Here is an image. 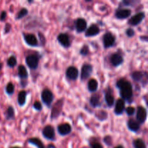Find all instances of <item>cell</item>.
<instances>
[{
	"mask_svg": "<svg viewBox=\"0 0 148 148\" xmlns=\"http://www.w3.org/2000/svg\"><path fill=\"white\" fill-rule=\"evenodd\" d=\"M57 41L61 46L65 49H68L71 46V40L69 35L66 33H61L57 36Z\"/></svg>",
	"mask_w": 148,
	"mask_h": 148,
	"instance_id": "cell-13",
	"label": "cell"
},
{
	"mask_svg": "<svg viewBox=\"0 0 148 148\" xmlns=\"http://www.w3.org/2000/svg\"><path fill=\"white\" fill-rule=\"evenodd\" d=\"M106 103L108 108H112L115 104V98L111 92V90L109 88H108V90L105 92V96H104Z\"/></svg>",
	"mask_w": 148,
	"mask_h": 148,
	"instance_id": "cell-20",
	"label": "cell"
},
{
	"mask_svg": "<svg viewBox=\"0 0 148 148\" xmlns=\"http://www.w3.org/2000/svg\"><path fill=\"white\" fill-rule=\"evenodd\" d=\"M4 115H5V118L7 121L14 120L15 118V113H14V109L13 106H10L7 107V110L4 113Z\"/></svg>",
	"mask_w": 148,
	"mask_h": 148,
	"instance_id": "cell-27",
	"label": "cell"
},
{
	"mask_svg": "<svg viewBox=\"0 0 148 148\" xmlns=\"http://www.w3.org/2000/svg\"><path fill=\"white\" fill-rule=\"evenodd\" d=\"M72 131V127L69 123H64V124H59L57 127V132L59 135L64 137L70 134Z\"/></svg>",
	"mask_w": 148,
	"mask_h": 148,
	"instance_id": "cell-16",
	"label": "cell"
},
{
	"mask_svg": "<svg viewBox=\"0 0 148 148\" xmlns=\"http://www.w3.org/2000/svg\"><path fill=\"white\" fill-rule=\"evenodd\" d=\"M133 147L134 148H147V145L143 139L137 138L133 140Z\"/></svg>",
	"mask_w": 148,
	"mask_h": 148,
	"instance_id": "cell-28",
	"label": "cell"
},
{
	"mask_svg": "<svg viewBox=\"0 0 148 148\" xmlns=\"http://www.w3.org/2000/svg\"><path fill=\"white\" fill-rule=\"evenodd\" d=\"M125 101H123L121 98H119L114 104V114L117 116L123 114V113L125 111Z\"/></svg>",
	"mask_w": 148,
	"mask_h": 148,
	"instance_id": "cell-18",
	"label": "cell"
},
{
	"mask_svg": "<svg viewBox=\"0 0 148 148\" xmlns=\"http://www.w3.org/2000/svg\"><path fill=\"white\" fill-rule=\"evenodd\" d=\"M90 105L92 108H96L98 107L101 106V97L98 93L92 94L90 96L89 100Z\"/></svg>",
	"mask_w": 148,
	"mask_h": 148,
	"instance_id": "cell-22",
	"label": "cell"
},
{
	"mask_svg": "<svg viewBox=\"0 0 148 148\" xmlns=\"http://www.w3.org/2000/svg\"><path fill=\"white\" fill-rule=\"evenodd\" d=\"M132 79L137 82H141L143 84V82H145L147 84V72H143V71H134L132 72L131 75Z\"/></svg>",
	"mask_w": 148,
	"mask_h": 148,
	"instance_id": "cell-11",
	"label": "cell"
},
{
	"mask_svg": "<svg viewBox=\"0 0 148 148\" xmlns=\"http://www.w3.org/2000/svg\"><path fill=\"white\" fill-rule=\"evenodd\" d=\"M140 127H141V125L137 122V120L134 119H130L127 121V127H128L129 130L133 132H138L141 128Z\"/></svg>",
	"mask_w": 148,
	"mask_h": 148,
	"instance_id": "cell-23",
	"label": "cell"
},
{
	"mask_svg": "<svg viewBox=\"0 0 148 148\" xmlns=\"http://www.w3.org/2000/svg\"><path fill=\"white\" fill-rule=\"evenodd\" d=\"M140 39H141V40H144V41H146V42H147V36H143V37H142V36H140Z\"/></svg>",
	"mask_w": 148,
	"mask_h": 148,
	"instance_id": "cell-43",
	"label": "cell"
},
{
	"mask_svg": "<svg viewBox=\"0 0 148 148\" xmlns=\"http://www.w3.org/2000/svg\"><path fill=\"white\" fill-rule=\"evenodd\" d=\"M87 21L84 18H79L77 19L75 22V27L77 33H82L85 32L87 29Z\"/></svg>",
	"mask_w": 148,
	"mask_h": 148,
	"instance_id": "cell-17",
	"label": "cell"
},
{
	"mask_svg": "<svg viewBox=\"0 0 148 148\" xmlns=\"http://www.w3.org/2000/svg\"><path fill=\"white\" fill-rule=\"evenodd\" d=\"M65 76L68 80L75 81L79 77V70L77 68L74 66H70L67 67L65 72Z\"/></svg>",
	"mask_w": 148,
	"mask_h": 148,
	"instance_id": "cell-10",
	"label": "cell"
},
{
	"mask_svg": "<svg viewBox=\"0 0 148 148\" xmlns=\"http://www.w3.org/2000/svg\"><path fill=\"white\" fill-rule=\"evenodd\" d=\"M93 72V67L90 64L84 63L81 68L80 79L81 81H85L89 79Z\"/></svg>",
	"mask_w": 148,
	"mask_h": 148,
	"instance_id": "cell-5",
	"label": "cell"
},
{
	"mask_svg": "<svg viewBox=\"0 0 148 148\" xmlns=\"http://www.w3.org/2000/svg\"><path fill=\"white\" fill-rule=\"evenodd\" d=\"M116 86L119 90L120 96L123 101L129 103L132 102L133 87L130 81L124 78H121L117 80Z\"/></svg>",
	"mask_w": 148,
	"mask_h": 148,
	"instance_id": "cell-1",
	"label": "cell"
},
{
	"mask_svg": "<svg viewBox=\"0 0 148 148\" xmlns=\"http://www.w3.org/2000/svg\"><path fill=\"white\" fill-rule=\"evenodd\" d=\"M125 111H126V114H127L129 116H133L134 114H135L136 109L135 108H134V107L129 106L125 108Z\"/></svg>",
	"mask_w": 148,
	"mask_h": 148,
	"instance_id": "cell-35",
	"label": "cell"
},
{
	"mask_svg": "<svg viewBox=\"0 0 148 148\" xmlns=\"http://www.w3.org/2000/svg\"><path fill=\"white\" fill-rule=\"evenodd\" d=\"M40 56L38 53H32L25 57V64L30 69L36 70L39 65Z\"/></svg>",
	"mask_w": 148,
	"mask_h": 148,
	"instance_id": "cell-2",
	"label": "cell"
},
{
	"mask_svg": "<svg viewBox=\"0 0 148 148\" xmlns=\"http://www.w3.org/2000/svg\"><path fill=\"white\" fill-rule=\"evenodd\" d=\"M103 141L107 145H111V144H112V138L110 136H106V137H104Z\"/></svg>",
	"mask_w": 148,
	"mask_h": 148,
	"instance_id": "cell-39",
	"label": "cell"
},
{
	"mask_svg": "<svg viewBox=\"0 0 148 148\" xmlns=\"http://www.w3.org/2000/svg\"><path fill=\"white\" fill-rule=\"evenodd\" d=\"M38 34H39V35H38V40H40V41L42 43V45H43V44H44V43H45V42L43 40V39H44V40H45L44 36H43V35L41 33H40V32H39V33H38Z\"/></svg>",
	"mask_w": 148,
	"mask_h": 148,
	"instance_id": "cell-42",
	"label": "cell"
},
{
	"mask_svg": "<svg viewBox=\"0 0 148 148\" xmlns=\"http://www.w3.org/2000/svg\"><path fill=\"white\" fill-rule=\"evenodd\" d=\"M145 17V12H140L137 13L132 17L130 18L128 20V25L131 26H137L144 20Z\"/></svg>",
	"mask_w": 148,
	"mask_h": 148,
	"instance_id": "cell-8",
	"label": "cell"
},
{
	"mask_svg": "<svg viewBox=\"0 0 148 148\" xmlns=\"http://www.w3.org/2000/svg\"><path fill=\"white\" fill-rule=\"evenodd\" d=\"M114 148H124V146H122V145H118Z\"/></svg>",
	"mask_w": 148,
	"mask_h": 148,
	"instance_id": "cell-44",
	"label": "cell"
},
{
	"mask_svg": "<svg viewBox=\"0 0 148 148\" xmlns=\"http://www.w3.org/2000/svg\"><path fill=\"white\" fill-rule=\"evenodd\" d=\"M17 75L20 77V81H26L28 78V72H27V69L24 65H20L17 69Z\"/></svg>",
	"mask_w": 148,
	"mask_h": 148,
	"instance_id": "cell-24",
	"label": "cell"
},
{
	"mask_svg": "<svg viewBox=\"0 0 148 148\" xmlns=\"http://www.w3.org/2000/svg\"><path fill=\"white\" fill-rule=\"evenodd\" d=\"M137 1H123L119 5V8H122L123 7H130L133 5V4H136Z\"/></svg>",
	"mask_w": 148,
	"mask_h": 148,
	"instance_id": "cell-34",
	"label": "cell"
},
{
	"mask_svg": "<svg viewBox=\"0 0 148 148\" xmlns=\"http://www.w3.org/2000/svg\"><path fill=\"white\" fill-rule=\"evenodd\" d=\"M95 117L99 121H104L108 119V113L104 110H101L95 114Z\"/></svg>",
	"mask_w": 148,
	"mask_h": 148,
	"instance_id": "cell-29",
	"label": "cell"
},
{
	"mask_svg": "<svg viewBox=\"0 0 148 148\" xmlns=\"http://www.w3.org/2000/svg\"><path fill=\"white\" fill-rule=\"evenodd\" d=\"M27 143L31 145H35L38 148H56L53 145H50L48 146V147H46L44 145H43V142L40 139L38 138V137H30V138L27 140Z\"/></svg>",
	"mask_w": 148,
	"mask_h": 148,
	"instance_id": "cell-21",
	"label": "cell"
},
{
	"mask_svg": "<svg viewBox=\"0 0 148 148\" xmlns=\"http://www.w3.org/2000/svg\"><path fill=\"white\" fill-rule=\"evenodd\" d=\"M27 14H28V10H27V8L23 7V8H22L21 10L17 12V15H16L15 17V20H21V19H23V17H25Z\"/></svg>",
	"mask_w": 148,
	"mask_h": 148,
	"instance_id": "cell-31",
	"label": "cell"
},
{
	"mask_svg": "<svg viewBox=\"0 0 148 148\" xmlns=\"http://www.w3.org/2000/svg\"><path fill=\"white\" fill-rule=\"evenodd\" d=\"M135 33H136L135 31H134V30L133 28H132V27H129V28H127L125 31L126 36L128 38L134 37V36H135Z\"/></svg>",
	"mask_w": 148,
	"mask_h": 148,
	"instance_id": "cell-36",
	"label": "cell"
},
{
	"mask_svg": "<svg viewBox=\"0 0 148 148\" xmlns=\"http://www.w3.org/2000/svg\"><path fill=\"white\" fill-rule=\"evenodd\" d=\"M23 38L25 42L27 45H28L30 47H38L39 46V42L38 40L36 35L33 33H23Z\"/></svg>",
	"mask_w": 148,
	"mask_h": 148,
	"instance_id": "cell-6",
	"label": "cell"
},
{
	"mask_svg": "<svg viewBox=\"0 0 148 148\" xmlns=\"http://www.w3.org/2000/svg\"><path fill=\"white\" fill-rule=\"evenodd\" d=\"M27 2H28V3H33V1H27Z\"/></svg>",
	"mask_w": 148,
	"mask_h": 148,
	"instance_id": "cell-47",
	"label": "cell"
},
{
	"mask_svg": "<svg viewBox=\"0 0 148 148\" xmlns=\"http://www.w3.org/2000/svg\"><path fill=\"white\" fill-rule=\"evenodd\" d=\"M100 32H101V30L98 25L92 24L90 27H87L85 33V36L87 38L94 37V36H98Z\"/></svg>",
	"mask_w": 148,
	"mask_h": 148,
	"instance_id": "cell-19",
	"label": "cell"
},
{
	"mask_svg": "<svg viewBox=\"0 0 148 148\" xmlns=\"http://www.w3.org/2000/svg\"><path fill=\"white\" fill-rule=\"evenodd\" d=\"M110 62L114 67H118L124 64V59L122 55L119 53H115L110 56Z\"/></svg>",
	"mask_w": 148,
	"mask_h": 148,
	"instance_id": "cell-14",
	"label": "cell"
},
{
	"mask_svg": "<svg viewBox=\"0 0 148 148\" xmlns=\"http://www.w3.org/2000/svg\"><path fill=\"white\" fill-rule=\"evenodd\" d=\"M79 54L82 56H88L90 53V48L87 44H84L79 51Z\"/></svg>",
	"mask_w": 148,
	"mask_h": 148,
	"instance_id": "cell-33",
	"label": "cell"
},
{
	"mask_svg": "<svg viewBox=\"0 0 148 148\" xmlns=\"http://www.w3.org/2000/svg\"><path fill=\"white\" fill-rule=\"evenodd\" d=\"M102 40L104 49H107L115 46L116 38V36H114V34H113L111 32L108 31L104 33L102 38Z\"/></svg>",
	"mask_w": 148,
	"mask_h": 148,
	"instance_id": "cell-3",
	"label": "cell"
},
{
	"mask_svg": "<svg viewBox=\"0 0 148 148\" xmlns=\"http://www.w3.org/2000/svg\"><path fill=\"white\" fill-rule=\"evenodd\" d=\"M7 12L5 11V10H3V11H1V14H0V21H4L6 19V17H7Z\"/></svg>",
	"mask_w": 148,
	"mask_h": 148,
	"instance_id": "cell-41",
	"label": "cell"
},
{
	"mask_svg": "<svg viewBox=\"0 0 148 148\" xmlns=\"http://www.w3.org/2000/svg\"><path fill=\"white\" fill-rule=\"evenodd\" d=\"M42 135L45 139L51 141H54L56 140L55 130L51 125H46L42 130Z\"/></svg>",
	"mask_w": 148,
	"mask_h": 148,
	"instance_id": "cell-9",
	"label": "cell"
},
{
	"mask_svg": "<svg viewBox=\"0 0 148 148\" xmlns=\"http://www.w3.org/2000/svg\"><path fill=\"white\" fill-rule=\"evenodd\" d=\"M26 97H27V92L25 90H21L19 92L17 95V103L20 107H23L25 105Z\"/></svg>",
	"mask_w": 148,
	"mask_h": 148,
	"instance_id": "cell-26",
	"label": "cell"
},
{
	"mask_svg": "<svg viewBox=\"0 0 148 148\" xmlns=\"http://www.w3.org/2000/svg\"><path fill=\"white\" fill-rule=\"evenodd\" d=\"M40 98H41V101L46 106H47L48 108H50L51 106L53 100H54V95H53L51 90H50L48 88H46V89L43 90V91H42Z\"/></svg>",
	"mask_w": 148,
	"mask_h": 148,
	"instance_id": "cell-4",
	"label": "cell"
},
{
	"mask_svg": "<svg viewBox=\"0 0 148 148\" xmlns=\"http://www.w3.org/2000/svg\"><path fill=\"white\" fill-rule=\"evenodd\" d=\"M17 58H16V56H14V55L10 56L7 61V64L10 68H14V66L17 65Z\"/></svg>",
	"mask_w": 148,
	"mask_h": 148,
	"instance_id": "cell-30",
	"label": "cell"
},
{
	"mask_svg": "<svg viewBox=\"0 0 148 148\" xmlns=\"http://www.w3.org/2000/svg\"><path fill=\"white\" fill-rule=\"evenodd\" d=\"M6 93L8 95H12L14 92V85L12 82H10L7 84L5 87Z\"/></svg>",
	"mask_w": 148,
	"mask_h": 148,
	"instance_id": "cell-32",
	"label": "cell"
},
{
	"mask_svg": "<svg viewBox=\"0 0 148 148\" xmlns=\"http://www.w3.org/2000/svg\"><path fill=\"white\" fill-rule=\"evenodd\" d=\"M63 101L64 99H60L55 103L51 110V120L55 119L58 118L62 111V107H63Z\"/></svg>",
	"mask_w": 148,
	"mask_h": 148,
	"instance_id": "cell-12",
	"label": "cell"
},
{
	"mask_svg": "<svg viewBox=\"0 0 148 148\" xmlns=\"http://www.w3.org/2000/svg\"><path fill=\"white\" fill-rule=\"evenodd\" d=\"M33 108L37 111H41L42 109H43V106H42L41 103L40 101H36L33 103Z\"/></svg>",
	"mask_w": 148,
	"mask_h": 148,
	"instance_id": "cell-37",
	"label": "cell"
},
{
	"mask_svg": "<svg viewBox=\"0 0 148 148\" xmlns=\"http://www.w3.org/2000/svg\"><path fill=\"white\" fill-rule=\"evenodd\" d=\"M2 66H3L2 63H0V70H1V68H2Z\"/></svg>",
	"mask_w": 148,
	"mask_h": 148,
	"instance_id": "cell-45",
	"label": "cell"
},
{
	"mask_svg": "<svg viewBox=\"0 0 148 148\" xmlns=\"http://www.w3.org/2000/svg\"><path fill=\"white\" fill-rule=\"evenodd\" d=\"M12 29V25L10 24V23H6L5 26H4V34H7V33H10Z\"/></svg>",
	"mask_w": 148,
	"mask_h": 148,
	"instance_id": "cell-40",
	"label": "cell"
},
{
	"mask_svg": "<svg viewBox=\"0 0 148 148\" xmlns=\"http://www.w3.org/2000/svg\"><path fill=\"white\" fill-rule=\"evenodd\" d=\"M147 109L145 107L142 106L137 107V112H136V120L140 125L145 124L147 119Z\"/></svg>",
	"mask_w": 148,
	"mask_h": 148,
	"instance_id": "cell-7",
	"label": "cell"
},
{
	"mask_svg": "<svg viewBox=\"0 0 148 148\" xmlns=\"http://www.w3.org/2000/svg\"><path fill=\"white\" fill-rule=\"evenodd\" d=\"M90 148H103L102 145L98 142H93L90 143Z\"/></svg>",
	"mask_w": 148,
	"mask_h": 148,
	"instance_id": "cell-38",
	"label": "cell"
},
{
	"mask_svg": "<svg viewBox=\"0 0 148 148\" xmlns=\"http://www.w3.org/2000/svg\"><path fill=\"white\" fill-rule=\"evenodd\" d=\"M10 148H22V147H17V146H15V147H10Z\"/></svg>",
	"mask_w": 148,
	"mask_h": 148,
	"instance_id": "cell-46",
	"label": "cell"
},
{
	"mask_svg": "<svg viewBox=\"0 0 148 148\" xmlns=\"http://www.w3.org/2000/svg\"><path fill=\"white\" fill-rule=\"evenodd\" d=\"M132 14V10L127 8H118L115 12L116 18L119 20H125L130 17Z\"/></svg>",
	"mask_w": 148,
	"mask_h": 148,
	"instance_id": "cell-15",
	"label": "cell"
},
{
	"mask_svg": "<svg viewBox=\"0 0 148 148\" xmlns=\"http://www.w3.org/2000/svg\"><path fill=\"white\" fill-rule=\"evenodd\" d=\"M98 82L95 79H90L88 82V91L90 92H92V93H94V92H96L98 90Z\"/></svg>",
	"mask_w": 148,
	"mask_h": 148,
	"instance_id": "cell-25",
	"label": "cell"
}]
</instances>
